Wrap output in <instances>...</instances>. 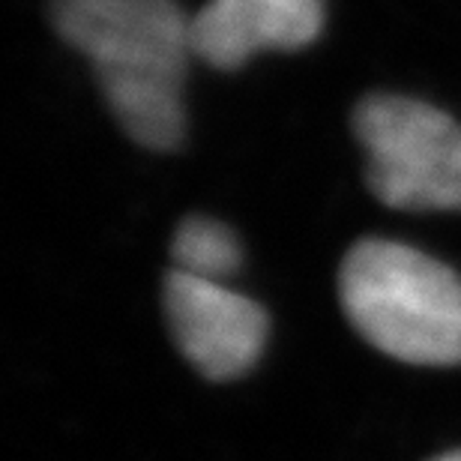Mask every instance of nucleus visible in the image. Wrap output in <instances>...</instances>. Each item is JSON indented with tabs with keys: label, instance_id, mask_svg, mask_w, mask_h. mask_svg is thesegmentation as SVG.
I'll list each match as a JSON object with an SVG mask.
<instances>
[{
	"label": "nucleus",
	"instance_id": "obj_1",
	"mask_svg": "<svg viewBox=\"0 0 461 461\" xmlns=\"http://www.w3.org/2000/svg\"><path fill=\"white\" fill-rule=\"evenodd\" d=\"M58 36L85 54L117 126L135 144L171 153L186 141L192 15L177 0H49Z\"/></svg>",
	"mask_w": 461,
	"mask_h": 461
},
{
	"label": "nucleus",
	"instance_id": "obj_2",
	"mask_svg": "<svg viewBox=\"0 0 461 461\" xmlns=\"http://www.w3.org/2000/svg\"><path fill=\"white\" fill-rule=\"evenodd\" d=\"M339 300L381 354L411 366L461 363V276L420 249L359 240L339 267Z\"/></svg>",
	"mask_w": 461,
	"mask_h": 461
},
{
	"label": "nucleus",
	"instance_id": "obj_3",
	"mask_svg": "<svg viewBox=\"0 0 461 461\" xmlns=\"http://www.w3.org/2000/svg\"><path fill=\"white\" fill-rule=\"evenodd\" d=\"M366 183L393 210H461V123L411 96L372 94L354 108Z\"/></svg>",
	"mask_w": 461,
	"mask_h": 461
},
{
	"label": "nucleus",
	"instance_id": "obj_4",
	"mask_svg": "<svg viewBox=\"0 0 461 461\" xmlns=\"http://www.w3.org/2000/svg\"><path fill=\"white\" fill-rule=\"evenodd\" d=\"M162 306L174 345L207 381H234L261 359L270 330L267 312L222 282L171 270Z\"/></svg>",
	"mask_w": 461,
	"mask_h": 461
},
{
	"label": "nucleus",
	"instance_id": "obj_5",
	"mask_svg": "<svg viewBox=\"0 0 461 461\" xmlns=\"http://www.w3.org/2000/svg\"><path fill=\"white\" fill-rule=\"evenodd\" d=\"M324 0H207L192 15V51L216 69H240L258 51H300L324 31Z\"/></svg>",
	"mask_w": 461,
	"mask_h": 461
},
{
	"label": "nucleus",
	"instance_id": "obj_6",
	"mask_svg": "<svg viewBox=\"0 0 461 461\" xmlns=\"http://www.w3.org/2000/svg\"><path fill=\"white\" fill-rule=\"evenodd\" d=\"M171 270L222 282L243 264V249L228 225L207 216H186L171 240Z\"/></svg>",
	"mask_w": 461,
	"mask_h": 461
},
{
	"label": "nucleus",
	"instance_id": "obj_7",
	"mask_svg": "<svg viewBox=\"0 0 461 461\" xmlns=\"http://www.w3.org/2000/svg\"><path fill=\"white\" fill-rule=\"evenodd\" d=\"M435 461H461V449H456V453H447V456H440Z\"/></svg>",
	"mask_w": 461,
	"mask_h": 461
}]
</instances>
